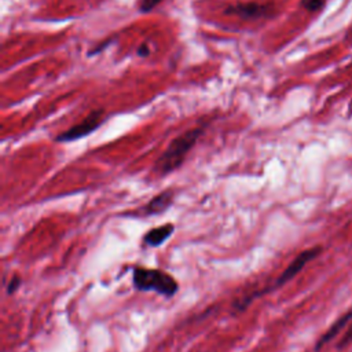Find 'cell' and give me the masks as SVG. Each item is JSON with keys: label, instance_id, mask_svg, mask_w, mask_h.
<instances>
[{"label": "cell", "instance_id": "6da1fadb", "mask_svg": "<svg viewBox=\"0 0 352 352\" xmlns=\"http://www.w3.org/2000/svg\"><path fill=\"white\" fill-rule=\"evenodd\" d=\"M205 125H197L177 138H175L166 150L160 155L154 165V172L157 175L165 176L173 170H176L186 160V155L190 153V150L195 146L198 139L204 135Z\"/></svg>", "mask_w": 352, "mask_h": 352}, {"label": "cell", "instance_id": "7a4b0ae2", "mask_svg": "<svg viewBox=\"0 0 352 352\" xmlns=\"http://www.w3.org/2000/svg\"><path fill=\"white\" fill-rule=\"evenodd\" d=\"M320 253H322V248H320V246H314V248L305 249V250H302L301 253H298V254L293 258V261L283 270V272L275 279V282H274L271 286H268V287H265V289H261V290L252 292V293H249L248 296H245V297H242V298L234 301V308H235V311L239 312V311L246 309V308L253 302V300H256L257 297H261L263 294L270 293V292H272V290H275V289L283 286L286 282L292 280L309 261H312L314 258H316Z\"/></svg>", "mask_w": 352, "mask_h": 352}, {"label": "cell", "instance_id": "3957f363", "mask_svg": "<svg viewBox=\"0 0 352 352\" xmlns=\"http://www.w3.org/2000/svg\"><path fill=\"white\" fill-rule=\"evenodd\" d=\"M132 283L136 290H151L164 297H173L179 290L177 280L168 272L158 268L135 267L132 272Z\"/></svg>", "mask_w": 352, "mask_h": 352}, {"label": "cell", "instance_id": "277c9868", "mask_svg": "<svg viewBox=\"0 0 352 352\" xmlns=\"http://www.w3.org/2000/svg\"><path fill=\"white\" fill-rule=\"evenodd\" d=\"M103 121H104V110L95 109L85 118H82L78 124H76V125L70 126L69 129L56 135L55 140L59 143H67V142L81 139L89 133H92L95 129H98Z\"/></svg>", "mask_w": 352, "mask_h": 352}, {"label": "cell", "instance_id": "5b68a950", "mask_svg": "<svg viewBox=\"0 0 352 352\" xmlns=\"http://www.w3.org/2000/svg\"><path fill=\"white\" fill-rule=\"evenodd\" d=\"M272 12H274L272 4H263L257 1L234 3L224 8V14L235 15L242 19H258V18L272 15Z\"/></svg>", "mask_w": 352, "mask_h": 352}, {"label": "cell", "instance_id": "8992f818", "mask_svg": "<svg viewBox=\"0 0 352 352\" xmlns=\"http://www.w3.org/2000/svg\"><path fill=\"white\" fill-rule=\"evenodd\" d=\"M175 192L172 190H164L155 197H153L143 208H142V214L143 216H158L164 213L173 201Z\"/></svg>", "mask_w": 352, "mask_h": 352}, {"label": "cell", "instance_id": "52a82bcc", "mask_svg": "<svg viewBox=\"0 0 352 352\" xmlns=\"http://www.w3.org/2000/svg\"><path fill=\"white\" fill-rule=\"evenodd\" d=\"M175 232V226L172 223L161 224L160 227L151 228L143 235L142 245L146 248H158Z\"/></svg>", "mask_w": 352, "mask_h": 352}, {"label": "cell", "instance_id": "ba28073f", "mask_svg": "<svg viewBox=\"0 0 352 352\" xmlns=\"http://www.w3.org/2000/svg\"><path fill=\"white\" fill-rule=\"evenodd\" d=\"M348 323H352V309H349L348 312H345L342 316H340L330 327L327 331H324L322 334V337L318 340L316 345H315V349L319 351L320 348L324 346V344L330 342L333 338H336L345 327Z\"/></svg>", "mask_w": 352, "mask_h": 352}, {"label": "cell", "instance_id": "9c48e42d", "mask_svg": "<svg viewBox=\"0 0 352 352\" xmlns=\"http://www.w3.org/2000/svg\"><path fill=\"white\" fill-rule=\"evenodd\" d=\"M21 285H22V279H21V276L19 275H12L11 276V279L7 282V286H6V292H7V294H14L19 287H21Z\"/></svg>", "mask_w": 352, "mask_h": 352}, {"label": "cell", "instance_id": "30bf717a", "mask_svg": "<svg viewBox=\"0 0 352 352\" xmlns=\"http://www.w3.org/2000/svg\"><path fill=\"white\" fill-rule=\"evenodd\" d=\"M351 342H352V323L346 327L345 333L341 336V338H340V341H338L337 346L341 349V348L348 346Z\"/></svg>", "mask_w": 352, "mask_h": 352}, {"label": "cell", "instance_id": "8fae6325", "mask_svg": "<svg viewBox=\"0 0 352 352\" xmlns=\"http://www.w3.org/2000/svg\"><path fill=\"white\" fill-rule=\"evenodd\" d=\"M324 0H301V6L307 11H316L323 6Z\"/></svg>", "mask_w": 352, "mask_h": 352}, {"label": "cell", "instance_id": "7c38bea8", "mask_svg": "<svg viewBox=\"0 0 352 352\" xmlns=\"http://www.w3.org/2000/svg\"><path fill=\"white\" fill-rule=\"evenodd\" d=\"M161 1H162V0H142L139 10H140L142 12H148V11H151L154 7H157Z\"/></svg>", "mask_w": 352, "mask_h": 352}, {"label": "cell", "instance_id": "4fadbf2b", "mask_svg": "<svg viewBox=\"0 0 352 352\" xmlns=\"http://www.w3.org/2000/svg\"><path fill=\"white\" fill-rule=\"evenodd\" d=\"M148 54H150V47H148V44H147V43L140 44L139 48H138V55H139V56H147Z\"/></svg>", "mask_w": 352, "mask_h": 352}]
</instances>
